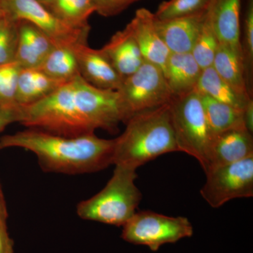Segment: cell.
Wrapping results in <instances>:
<instances>
[{
  "instance_id": "cell-10",
  "label": "cell",
  "mask_w": 253,
  "mask_h": 253,
  "mask_svg": "<svg viewBox=\"0 0 253 253\" xmlns=\"http://www.w3.org/2000/svg\"><path fill=\"white\" fill-rule=\"evenodd\" d=\"M253 156V134L246 127H236L212 136L205 172L212 168L239 162Z\"/></svg>"
},
{
  "instance_id": "cell-18",
  "label": "cell",
  "mask_w": 253,
  "mask_h": 253,
  "mask_svg": "<svg viewBox=\"0 0 253 253\" xmlns=\"http://www.w3.org/2000/svg\"><path fill=\"white\" fill-rule=\"evenodd\" d=\"M66 83L50 77L38 68H21L18 76L16 104L24 108L44 99Z\"/></svg>"
},
{
  "instance_id": "cell-17",
  "label": "cell",
  "mask_w": 253,
  "mask_h": 253,
  "mask_svg": "<svg viewBox=\"0 0 253 253\" xmlns=\"http://www.w3.org/2000/svg\"><path fill=\"white\" fill-rule=\"evenodd\" d=\"M201 72L191 52L171 53L163 73L172 97L196 90Z\"/></svg>"
},
{
  "instance_id": "cell-22",
  "label": "cell",
  "mask_w": 253,
  "mask_h": 253,
  "mask_svg": "<svg viewBox=\"0 0 253 253\" xmlns=\"http://www.w3.org/2000/svg\"><path fill=\"white\" fill-rule=\"evenodd\" d=\"M38 68L59 81L68 82L81 76L73 46L55 45Z\"/></svg>"
},
{
  "instance_id": "cell-25",
  "label": "cell",
  "mask_w": 253,
  "mask_h": 253,
  "mask_svg": "<svg viewBox=\"0 0 253 253\" xmlns=\"http://www.w3.org/2000/svg\"><path fill=\"white\" fill-rule=\"evenodd\" d=\"M212 0H168L163 1L154 14L158 21L186 17L204 12Z\"/></svg>"
},
{
  "instance_id": "cell-30",
  "label": "cell",
  "mask_w": 253,
  "mask_h": 253,
  "mask_svg": "<svg viewBox=\"0 0 253 253\" xmlns=\"http://www.w3.org/2000/svg\"><path fill=\"white\" fill-rule=\"evenodd\" d=\"M21 109H6L0 107V132L14 123H19Z\"/></svg>"
},
{
  "instance_id": "cell-9",
  "label": "cell",
  "mask_w": 253,
  "mask_h": 253,
  "mask_svg": "<svg viewBox=\"0 0 253 253\" xmlns=\"http://www.w3.org/2000/svg\"><path fill=\"white\" fill-rule=\"evenodd\" d=\"M6 14L16 21L31 23L55 45L86 44L91 28H76L60 20L38 0H1Z\"/></svg>"
},
{
  "instance_id": "cell-15",
  "label": "cell",
  "mask_w": 253,
  "mask_h": 253,
  "mask_svg": "<svg viewBox=\"0 0 253 253\" xmlns=\"http://www.w3.org/2000/svg\"><path fill=\"white\" fill-rule=\"evenodd\" d=\"M101 51L123 79L135 72L145 61L127 25L115 33Z\"/></svg>"
},
{
  "instance_id": "cell-14",
  "label": "cell",
  "mask_w": 253,
  "mask_h": 253,
  "mask_svg": "<svg viewBox=\"0 0 253 253\" xmlns=\"http://www.w3.org/2000/svg\"><path fill=\"white\" fill-rule=\"evenodd\" d=\"M207 10L186 17L166 21L156 19V29L170 53L191 52Z\"/></svg>"
},
{
  "instance_id": "cell-20",
  "label": "cell",
  "mask_w": 253,
  "mask_h": 253,
  "mask_svg": "<svg viewBox=\"0 0 253 253\" xmlns=\"http://www.w3.org/2000/svg\"><path fill=\"white\" fill-rule=\"evenodd\" d=\"M199 94L212 135L233 128L246 127L244 110L220 102L208 95Z\"/></svg>"
},
{
  "instance_id": "cell-27",
  "label": "cell",
  "mask_w": 253,
  "mask_h": 253,
  "mask_svg": "<svg viewBox=\"0 0 253 253\" xmlns=\"http://www.w3.org/2000/svg\"><path fill=\"white\" fill-rule=\"evenodd\" d=\"M246 85L253 97V0H247L244 19V36L241 42Z\"/></svg>"
},
{
  "instance_id": "cell-23",
  "label": "cell",
  "mask_w": 253,
  "mask_h": 253,
  "mask_svg": "<svg viewBox=\"0 0 253 253\" xmlns=\"http://www.w3.org/2000/svg\"><path fill=\"white\" fill-rule=\"evenodd\" d=\"M48 9L63 22L76 28L90 27L88 19L96 12L94 0H54Z\"/></svg>"
},
{
  "instance_id": "cell-11",
  "label": "cell",
  "mask_w": 253,
  "mask_h": 253,
  "mask_svg": "<svg viewBox=\"0 0 253 253\" xmlns=\"http://www.w3.org/2000/svg\"><path fill=\"white\" fill-rule=\"evenodd\" d=\"M77 59L80 75L88 83L101 89L118 91L123 78L118 74L101 49L86 44L73 46Z\"/></svg>"
},
{
  "instance_id": "cell-1",
  "label": "cell",
  "mask_w": 253,
  "mask_h": 253,
  "mask_svg": "<svg viewBox=\"0 0 253 253\" xmlns=\"http://www.w3.org/2000/svg\"><path fill=\"white\" fill-rule=\"evenodd\" d=\"M126 122L118 91L95 87L81 76L21 108L19 121L26 127L65 136L94 134L99 129L117 132L120 123Z\"/></svg>"
},
{
  "instance_id": "cell-32",
  "label": "cell",
  "mask_w": 253,
  "mask_h": 253,
  "mask_svg": "<svg viewBox=\"0 0 253 253\" xmlns=\"http://www.w3.org/2000/svg\"><path fill=\"white\" fill-rule=\"evenodd\" d=\"M0 253H15L14 241L8 231L0 230Z\"/></svg>"
},
{
  "instance_id": "cell-6",
  "label": "cell",
  "mask_w": 253,
  "mask_h": 253,
  "mask_svg": "<svg viewBox=\"0 0 253 253\" xmlns=\"http://www.w3.org/2000/svg\"><path fill=\"white\" fill-rule=\"evenodd\" d=\"M118 91L126 122L136 113L169 104L172 99L163 70L146 61L124 78Z\"/></svg>"
},
{
  "instance_id": "cell-3",
  "label": "cell",
  "mask_w": 253,
  "mask_h": 253,
  "mask_svg": "<svg viewBox=\"0 0 253 253\" xmlns=\"http://www.w3.org/2000/svg\"><path fill=\"white\" fill-rule=\"evenodd\" d=\"M115 139L113 165L136 169L158 156L178 151L169 104L131 116Z\"/></svg>"
},
{
  "instance_id": "cell-34",
  "label": "cell",
  "mask_w": 253,
  "mask_h": 253,
  "mask_svg": "<svg viewBox=\"0 0 253 253\" xmlns=\"http://www.w3.org/2000/svg\"><path fill=\"white\" fill-rule=\"evenodd\" d=\"M38 1L41 2L42 4L44 5V6H46L48 9L54 0H38Z\"/></svg>"
},
{
  "instance_id": "cell-7",
  "label": "cell",
  "mask_w": 253,
  "mask_h": 253,
  "mask_svg": "<svg viewBox=\"0 0 253 253\" xmlns=\"http://www.w3.org/2000/svg\"><path fill=\"white\" fill-rule=\"evenodd\" d=\"M121 238L126 242L158 251L163 245L174 244L194 234L189 219L169 217L151 211L136 212L123 226Z\"/></svg>"
},
{
  "instance_id": "cell-24",
  "label": "cell",
  "mask_w": 253,
  "mask_h": 253,
  "mask_svg": "<svg viewBox=\"0 0 253 253\" xmlns=\"http://www.w3.org/2000/svg\"><path fill=\"white\" fill-rule=\"evenodd\" d=\"M219 44L208 7L201 31L191 52L201 69L212 66Z\"/></svg>"
},
{
  "instance_id": "cell-31",
  "label": "cell",
  "mask_w": 253,
  "mask_h": 253,
  "mask_svg": "<svg viewBox=\"0 0 253 253\" xmlns=\"http://www.w3.org/2000/svg\"><path fill=\"white\" fill-rule=\"evenodd\" d=\"M8 211L4 193L0 184V230L8 231Z\"/></svg>"
},
{
  "instance_id": "cell-5",
  "label": "cell",
  "mask_w": 253,
  "mask_h": 253,
  "mask_svg": "<svg viewBox=\"0 0 253 253\" xmlns=\"http://www.w3.org/2000/svg\"><path fill=\"white\" fill-rule=\"evenodd\" d=\"M169 105L179 152L196 158L205 170L213 135L199 92L194 90L184 96L172 97Z\"/></svg>"
},
{
  "instance_id": "cell-21",
  "label": "cell",
  "mask_w": 253,
  "mask_h": 253,
  "mask_svg": "<svg viewBox=\"0 0 253 253\" xmlns=\"http://www.w3.org/2000/svg\"><path fill=\"white\" fill-rule=\"evenodd\" d=\"M196 90L212 99L244 110L250 99L236 92L216 72L212 66L202 70Z\"/></svg>"
},
{
  "instance_id": "cell-8",
  "label": "cell",
  "mask_w": 253,
  "mask_h": 253,
  "mask_svg": "<svg viewBox=\"0 0 253 253\" xmlns=\"http://www.w3.org/2000/svg\"><path fill=\"white\" fill-rule=\"evenodd\" d=\"M205 173L206 180L200 193L213 208L231 200L253 196V156Z\"/></svg>"
},
{
  "instance_id": "cell-26",
  "label": "cell",
  "mask_w": 253,
  "mask_h": 253,
  "mask_svg": "<svg viewBox=\"0 0 253 253\" xmlns=\"http://www.w3.org/2000/svg\"><path fill=\"white\" fill-rule=\"evenodd\" d=\"M21 66L16 61L0 66V107L21 109L16 104V90Z\"/></svg>"
},
{
  "instance_id": "cell-12",
  "label": "cell",
  "mask_w": 253,
  "mask_h": 253,
  "mask_svg": "<svg viewBox=\"0 0 253 253\" xmlns=\"http://www.w3.org/2000/svg\"><path fill=\"white\" fill-rule=\"evenodd\" d=\"M127 26L144 61L156 65L164 71L171 53L156 29L154 14L145 8L136 10L134 17Z\"/></svg>"
},
{
  "instance_id": "cell-4",
  "label": "cell",
  "mask_w": 253,
  "mask_h": 253,
  "mask_svg": "<svg viewBox=\"0 0 253 253\" xmlns=\"http://www.w3.org/2000/svg\"><path fill=\"white\" fill-rule=\"evenodd\" d=\"M135 169L116 166L104 189L78 204L81 219L123 226L136 213L142 195L135 184Z\"/></svg>"
},
{
  "instance_id": "cell-29",
  "label": "cell",
  "mask_w": 253,
  "mask_h": 253,
  "mask_svg": "<svg viewBox=\"0 0 253 253\" xmlns=\"http://www.w3.org/2000/svg\"><path fill=\"white\" fill-rule=\"evenodd\" d=\"M139 0H94L96 12L105 16H116Z\"/></svg>"
},
{
  "instance_id": "cell-16",
  "label": "cell",
  "mask_w": 253,
  "mask_h": 253,
  "mask_svg": "<svg viewBox=\"0 0 253 253\" xmlns=\"http://www.w3.org/2000/svg\"><path fill=\"white\" fill-rule=\"evenodd\" d=\"M18 21V41L15 61L22 68H38L55 44L31 23Z\"/></svg>"
},
{
  "instance_id": "cell-13",
  "label": "cell",
  "mask_w": 253,
  "mask_h": 253,
  "mask_svg": "<svg viewBox=\"0 0 253 253\" xmlns=\"http://www.w3.org/2000/svg\"><path fill=\"white\" fill-rule=\"evenodd\" d=\"M241 6L242 0H212L209 11L219 44L230 48L243 56Z\"/></svg>"
},
{
  "instance_id": "cell-2",
  "label": "cell",
  "mask_w": 253,
  "mask_h": 253,
  "mask_svg": "<svg viewBox=\"0 0 253 253\" xmlns=\"http://www.w3.org/2000/svg\"><path fill=\"white\" fill-rule=\"evenodd\" d=\"M115 139L90 134L65 136L28 128L0 137V151L20 148L36 155L43 170L83 174L102 170L113 164Z\"/></svg>"
},
{
  "instance_id": "cell-28",
  "label": "cell",
  "mask_w": 253,
  "mask_h": 253,
  "mask_svg": "<svg viewBox=\"0 0 253 253\" xmlns=\"http://www.w3.org/2000/svg\"><path fill=\"white\" fill-rule=\"evenodd\" d=\"M18 41V21L6 14L0 21V66L16 58Z\"/></svg>"
},
{
  "instance_id": "cell-33",
  "label": "cell",
  "mask_w": 253,
  "mask_h": 253,
  "mask_svg": "<svg viewBox=\"0 0 253 253\" xmlns=\"http://www.w3.org/2000/svg\"><path fill=\"white\" fill-rule=\"evenodd\" d=\"M244 121L246 129L253 134V101L250 99L244 110Z\"/></svg>"
},
{
  "instance_id": "cell-35",
  "label": "cell",
  "mask_w": 253,
  "mask_h": 253,
  "mask_svg": "<svg viewBox=\"0 0 253 253\" xmlns=\"http://www.w3.org/2000/svg\"><path fill=\"white\" fill-rule=\"evenodd\" d=\"M5 15H6V11H5L4 6H3L1 0H0V21H1V18L4 17Z\"/></svg>"
},
{
  "instance_id": "cell-19",
  "label": "cell",
  "mask_w": 253,
  "mask_h": 253,
  "mask_svg": "<svg viewBox=\"0 0 253 253\" xmlns=\"http://www.w3.org/2000/svg\"><path fill=\"white\" fill-rule=\"evenodd\" d=\"M212 67L217 74L237 94L246 98L250 96L246 85L243 56L227 46L219 44Z\"/></svg>"
}]
</instances>
